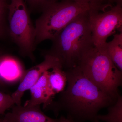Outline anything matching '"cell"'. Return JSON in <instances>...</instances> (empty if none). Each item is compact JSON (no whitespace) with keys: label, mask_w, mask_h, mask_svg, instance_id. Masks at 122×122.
<instances>
[{"label":"cell","mask_w":122,"mask_h":122,"mask_svg":"<svg viewBox=\"0 0 122 122\" xmlns=\"http://www.w3.org/2000/svg\"><path fill=\"white\" fill-rule=\"evenodd\" d=\"M67 86L45 110L55 115L65 111L74 122H101L97 118L101 109L113 105L117 98L106 93L91 81L77 66L65 71Z\"/></svg>","instance_id":"obj_1"},{"label":"cell","mask_w":122,"mask_h":122,"mask_svg":"<svg viewBox=\"0 0 122 122\" xmlns=\"http://www.w3.org/2000/svg\"><path fill=\"white\" fill-rule=\"evenodd\" d=\"M92 10L75 18L52 41L50 49L46 51L58 59L65 71L77 66L82 55L95 46L89 19Z\"/></svg>","instance_id":"obj_2"},{"label":"cell","mask_w":122,"mask_h":122,"mask_svg":"<svg viewBox=\"0 0 122 122\" xmlns=\"http://www.w3.org/2000/svg\"><path fill=\"white\" fill-rule=\"evenodd\" d=\"M106 5L81 3L62 0L42 11L35 21V46L47 39L52 40L75 18L81 14L105 8Z\"/></svg>","instance_id":"obj_3"},{"label":"cell","mask_w":122,"mask_h":122,"mask_svg":"<svg viewBox=\"0 0 122 122\" xmlns=\"http://www.w3.org/2000/svg\"><path fill=\"white\" fill-rule=\"evenodd\" d=\"M77 66L92 83L114 97L119 95L122 72L113 63L105 47L94 46L82 55Z\"/></svg>","instance_id":"obj_4"},{"label":"cell","mask_w":122,"mask_h":122,"mask_svg":"<svg viewBox=\"0 0 122 122\" xmlns=\"http://www.w3.org/2000/svg\"><path fill=\"white\" fill-rule=\"evenodd\" d=\"M8 5L9 34L19 48L20 54L34 61L35 30L24 0H9Z\"/></svg>","instance_id":"obj_5"},{"label":"cell","mask_w":122,"mask_h":122,"mask_svg":"<svg viewBox=\"0 0 122 122\" xmlns=\"http://www.w3.org/2000/svg\"><path fill=\"white\" fill-rule=\"evenodd\" d=\"M89 19L94 45L102 47L116 30L122 32V5L92 10Z\"/></svg>","instance_id":"obj_6"},{"label":"cell","mask_w":122,"mask_h":122,"mask_svg":"<svg viewBox=\"0 0 122 122\" xmlns=\"http://www.w3.org/2000/svg\"><path fill=\"white\" fill-rule=\"evenodd\" d=\"M43 54V61L26 70L17 89L11 95L15 105H21V99L25 92L29 90L44 72L58 64H61L58 59L52 55L46 52H44Z\"/></svg>","instance_id":"obj_7"},{"label":"cell","mask_w":122,"mask_h":122,"mask_svg":"<svg viewBox=\"0 0 122 122\" xmlns=\"http://www.w3.org/2000/svg\"><path fill=\"white\" fill-rule=\"evenodd\" d=\"M26 70L16 57L3 54L0 56V85L1 87L20 83Z\"/></svg>","instance_id":"obj_8"},{"label":"cell","mask_w":122,"mask_h":122,"mask_svg":"<svg viewBox=\"0 0 122 122\" xmlns=\"http://www.w3.org/2000/svg\"><path fill=\"white\" fill-rule=\"evenodd\" d=\"M11 112L4 117L11 122H59L58 119H53L46 115L40 106L28 107L14 105Z\"/></svg>","instance_id":"obj_9"},{"label":"cell","mask_w":122,"mask_h":122,"mask_svg":"<svg viewBox=\"0 0 122 122\" xmlns=\"http://www.w3.org/2000/svg\"><path fill=\"white\" fill-rule=\"evenodd\" d=\"M49 70L44 72L37 81L29 90L30 91V98L26 101L24 106L32 107L43 104V109L45 110L53 102L54 96L48 85Z\"/></svg>","instance_id":"obj_10"},{"label":"cell","mask_w":122,"mask_h":122,"mask_svg":"<svg viewBox=\"0 0 122 122\" xmlns=\"http://www.w3.org/2000/svg\"><path fill=\"white\" fill-rule=\"evenodd\" d=\"M67 81L66 73L61 64H58L49 70L48 85L54 96L57 94L60 93L65 90Z\"/></svg>","instance_id":"obj_11"},{"label":"cell","mask_w":122,"mask_h":122,"mask_svg":"<svg viewBox=\"0 0 122 122\" xmlns=\"http://www.w3.org/2000/svg\"><path fill=\"white\" fill-rule=\"evenodd\" d=\"M105 47L113 63L122 72V32L114 35L113 39L107 42Z\"/></svg>","instance_id":"obj_12"},{"label":"cell","mask_w":122,"mask_h":122,"mask_svg":"<svg viewBox=\"0 0 122 122\" xmlns=\"http://www.w3.org/2000/svg\"><path fill=\"white\" fill-rule=\"evenodd\" d=\"M99 121L106 122H122V97L119 94L116 102L108 107V113L106 115H98Z\"/></svg>","instance_id":"obj_13"},{"label":"cell","mask_w":122,"mask_h":122,"mask_svg":"<svg viewBox=\"0 0 122 122\" xmlns=\"http://www.w3.org/2000/svg\"><path fill=\"white\" fill-rule=\"evenodd\" d=\"M59 0H24L27 7L31 11L42 12L53 4Z\"/></svg>","instance_id":"obj_14"},{"label":"cell","mask_w":122,"mask_h":122,"mask_svg":"<svg viewBox=\"0 0 122 122\" xmlns=\"http://www.w3.org/2000/svg\"><path fill=\"white\" fill-rule=\"evenodd\" d=\"M15 105L11 95L0 91V115L4 114L7 110L11 109Z\"/></svg>","instance_id":"obj_15"},{"label":"cell","mask_w":122,"mask_h":122,"mask_svg":"<svg viewBox=\"0 0 122 122\" xmlns=\"http://www.w3.org/2000/svg\"><path fill=\"white\" fill-rule=\"evenodd\" d=\"M8 5L7 0H0V25L6 26L5 17L8 13Z\"/></svg>","instance_id":"obj_16"},{"label":"cell","mask_w":122,"mask_h":122,"mask_svg":"<svg viewBox=\"0 0 122 122\" xmlns=\"http://www.w3.org/2000/svg\"><path fill=\"white\" fill-rule=\"evenodd\" d=\"M75 2L81 3L96 5L111 4L113 3V0H71Z\"/></svg>","instance_id":"obj_17"},{"label":"cell","mask_w":122,"mask_h":122,"mask_svg":"<svg viewBox=\"0 0 122 122\" xmlns=\"http://www.w3.org/2000/svg\"><path fill=\"white\" fill-rule=\"evenodd\" d=\"M7 30L6 26L0 25V38L3 37L5 35Z\"/></svg>","instance_id":"obj_18"},{"label":"cell","mask_w":122,"mask_h":122,"mask_svg":"<svg viewBox=\"0 0 122 122\" xmlns=\"http://www.w3.org/2000/svg\"><path fill=\"white\" fill-rule=\"evenodd\" d=\"M59 122H74L73 120L63 116H61L58 118Z\"/></svg>","instance_id":"obj_19"},{"label":"cell","mask_w":122,"mask_h":122,"mask_svg":"<svg viewBox=\"0 0 122 122\" xmlns=\"http://www.w3.org/2000/svg\"><path fill=\"white\" fill-rule=\"evenodd\" d=\"M0 122H11L9 120H7L4 117L1 118L0 117Z\"/></svg>","instance_id":"obj_20"},{"label":"cell","mask_w":122,"mask_h":122,"mask_svg":"<svg viewBox=\"0 0 122 122\" xmlns=\"http://www.w3.org/2000/svg\"><path fill=\"white\" fill-rule=\"evenodd\" d=\"M3 54H4V53L2 52V51H0V56H1V55H2Z\"/></svg>","instance_id":"obj_21"},{"label":"cell","mask_w":122,"mask_h":122,"mask_svg":"<svg viewBox=\"0 0 122 122\" xmlns=\"http://www.w3.org/2000/svg\"><path fill=\"white\" fill-rule=\"evenodd\" d=\"M7 0L8 1V0L9 1V0Z\"/></svg>","instance_id":"obj_22"},{"label":"cell","mask_w":122,"mask_h":122,"mask_svg":"<svg viewBox=\"0 0 122 122\" xmlns=\"http://www.w3.org/2000/svg\"><path fill=\"white\" fill-rule=\"evenodd\" d=\"M0 87H1L0 85Z\"/></svg>","instance_id":"obj_23"}]
</instances>
